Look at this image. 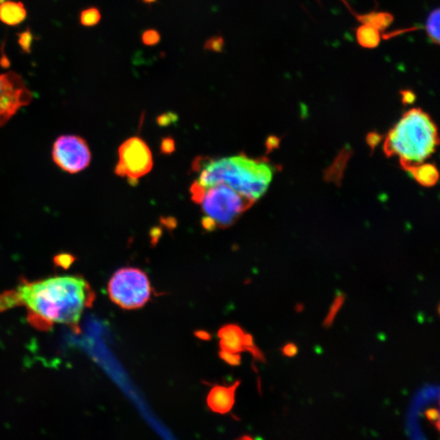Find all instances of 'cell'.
Returning <instances> with one entry per match:
<instances>
[{"mask_svg":"<svg viewBox=\"0 0 440 440\" xmlns=\"http://www.w3.org/2000/svg\"><path fill=\"white\" fill-rule=\"evenodd\" d=\"M403 102H406L407 104L411 103L414 100V94L407 91L406 93L403 95Z\"/></svg>","mask_w":440,"mask_h":440,"instance_id":"484cf974","label":"cell"},{"mask_svg":"<svg viewBox=\"0 0 440 440\" xmlns=\"http://www.w3.org/2000/svg\"><path fill=\"white\" fill-rule=\"evenodd\" d=\"M439 9L432 11L426 20V32L433 43H439Z\"/></svg>","mask_w":440,"mask_h":440,"instance_id":"9a60e30c","label":"cell"},{"mask_svg":"<svg viewBox=\"0 0 440 440\" xmlns=\"http://www.w3.org/2000/svg\"><path fill=\"white\" fill-rule=\"evenodd\" d=\"M160 39H161L160 34L156 30L151 29V30H147L143 33L142 42L144 44L147 45V46H153V45L157 44Z\"/></svg>","mask_w":440,"mask_h":440,"instance_id":"d6986e66","label":"cell"},{"mask_svg":"<svg viewBox=\"0 0 440 440\" xmlns=\"http://www.w3.org/2000/svg\"><path fill=\"white\" fill-rule=\"evenodd\" d=\"M152 291L146 273L135 267L119 269L108 281L110 299L124 310L143 308L150 299Z\"/></svg>","mask_w":440,"mask_h":440,"instance_id":"5b68a950","label":"cell"},{"mask_svg":"<svg viewBox=\"0 0 440 440\" xmlns=\"http://www.w3.org/2000/svg\"><path fill=\"white\" fill-rule=\"evenodd\" d=\"M26 17V10L22 3L4 2L0 5V20L9 25H16Z\"/></svg>","mask_w":440,"mask_h":440,"instance_id":"8fae6325","label":"cell"},{"mask_svg":"<svg viewBox=\"0 0 440 440\" xmlns=\"http://www.w3.org/2000/svg\"><path fill=\"white\" fill-rule=\"evenodd\" d=\"M359 19L364 24H371L379 31L385 30L393 21V16L387 12H372L366 16H361Z\"/></svg>","mask_w":440,"mask_h":440,"instance_id":"5bb4252c","label":"cell"},{"mask_svg":"<svg viewBox=\"0 0 440 440\" xmlns=\"http://www.w3.org/2000/svg\"><path fill=\"white\" fill-rule=\"evenodd\" d=\"M425 415L430 422H436L439 418V411L437 408H429L425 411Z\"/></svg>","mask_w":440,"mask_h":440,"instance_id":"603a6c76","label":"cell"},{"mask_svg":"<svg viewBox=\"0 0 440 440\" xmlns=\"http://www.w3.org/2000/svg\"><path fill=\"white\" fill-rule=\"evenodd\" d=\"M142 1L143 2L146 3V4H152V3H154L157 0H142Z\"/></svg>","mask_w":440,"mask_h":440,"instance_id":"f1b7e54d","label":"cell"},{"mask_svg":"<svg viewBox=\"0 0 440 440\" xmlns=\"http://www.w3.org/2000/svg\"><path fill=\"white\" fill-rule=\"evenodd\" d=\"M438 145V129L429 114L411 108L390 130L384 142L388 157H396L404 169L423 163Z\"/></svg>","mask_w":440,"mask_h":440,"instance_id":"3957f363","label":"cell"},{"mask_svg":"<svg viewBox=\"0 0 440 440\" xmlns=\"http://www.w3.org/2000/svg\"><path fill=\"white\" fill-rule=\"evenodd\" d=\"M101 19L100 11L96 8H90L82 11L80 14V22L84 26H94Z\"/></svg>","mask_w":440,"mask_h":440,"instance_id":"2e32d148","label":"cell"},{"mask_svg":"<svg viewBox=\"0 0 440 440\" xmlns=\"http://www.w3.org/2000/svg\"><path fill=\"white\" fill-rule=\"evenodd\" d=\"M196 336L198 337V338H201V339H203V340H209L210 339V335L208 334L206 331H198V332L195 333Z\"/></svg>","mask_w":440,"mask_h":440,"instance_id":"4316f807","label":"cell"},{"mask_svg":"<svg viewBox=\"0 0 440 440\" xmlns=\"http://www.w3.org/2000/svg\"><path fill=\"white\" fill-rule=\"evenodd\" d=\"M411 174L416 181L425 187H431L438 182V171L434 165L429 163H421L406 170Z\"/></svg>","mask_w":440,"mask_h":440,"instance_id":"7c38bea8","label":"cell"},{"mask_svg":"<svg viewBox=\"0 0 440 440\" xmlns=\"http://www.w3.org/2000/svg\"><path fill=\"white\" fill-rule=\"evenodd\" d=\"M33 95L22 78L14 72L0 75V127L16 112L31 103Z\"/></svg>","mask_w":440,"mask_h":440,"instance_id":"ba28073f","label":"cell"},{"mask_svg":"<svg viewBox=\"0 0 440 440\" xmlns=\"http://www.w3.org/2000/svg\"><path fill=\"white\" fill-rule=\"evenodd\" d=\"M190 193L201 206L202 227L208 232L230 228L255 202L224 184L203 187L194 181Z\"/></svg>","mask_w":440,"mask_h":440,"instance_id":"277c9868","label":"cell"},{"mask_svg":"<svg viewBox=\"0 0 440 440\" xmlns=\"http://www.w3.org/2000/svg\"><path fill=\"white\" fill-rule=\"evenodd\" d=\"M52 158L65 172L76 174L89 166L92 153L84 139L74 134L61 135L54 143Z\"/></svg>","mask_w":440,"mask_h":440,"instance_id":"52a82bcc","label":"cell"},{"mask_svg":"<svg viewBox=\"0 0 440 440\" xmlns=\"http://www.w3.org/2000/svg\"><path fill=\"white\" fill-rule=\"evenodd\" d=\"M17 36H18V44L20 45V48L22 49L24 52L31 53V46L34 40V35H32L31 30L27 29L24 32L17 34Z\"/></svg>","mask_w":440,"mask_h":440,"instance_id":"ac0fdd59","label":"cell"},{"mask_svg":"<svg viewBox=\"0 0 440 440\" xmlns=\"http://www.w3.org/2000/svg\"><path fill=\"white\" fill-rule=\"evenodd\" d=\"M240 384V381H236L229 387L214 386L206 398L208 407L215 414H226L229 413L234 406L236 391Z\"/></svg>","mask_w":440,"mask_h":440,"instance_id":"30bf717a","label":"cell"},{"mask_svg":"<svg viewBox=\"0 0 440 440\" xmlns=\"http://www.w3.org/2000/svg\"><path fill=\"white\" fill-rule=\"evenodd\" d=\"M0 65L2 66L3 68H7L9 67L10 66V61L8 59V57L6 56L2 55V57H1V59H0Z\"/></svg>","mask_w":440,"mask_h":440,"instance_id":"83f0119b","label":"cell"},{"mask_svg":"<svg viewBox=\"0 0 440 440\" xmlns=\"http://www.w3.org/2000/svg\"><path fill=\"white\" fill-rule=\"evenodd\" d=\"M345 298H346V297H345L343 293H341V294L337 296L334 298V302H333L332 305L330 307L329 312H328V314L326 316L325 320H324V327L328 328V327L332 325L334 319H335V316H336L338 312H339L340 308H342V306L344 304Z\"/></svg>","mask_w":440,"mask_h":440,"instance_id":"e0dca14e","label":"cell"},{"mask_svg":"<svg viewBox=\"0 0 440 440\" xmlns=\"http://www.w3.org/2000/svg\"><path fill=\"white\" fill-rule=\"evenodd\" d=\"M175 114H164V115H161V116L159 117L157 121H158L159 124L160 125H167L169 124L171 121L174 120V118H175Z\"/></svg>","mask_w":440,"mask_h":440,"instance_id":"cb8c5ba5","label":"cell"},{"mask_svg":"<svg viewBox=\"0 0 440 440\" xmlns=\"http://www.w3.org/2000/svg\"><path fill=\"white\" fill-rule=\"evenodd\" d=\"M220 349L230 353L248 351L258 361H265L264 355L255 344L254 338L240 326L236 324H224L218 329Z\"/></svg>","mask_w":440,"mask_h":440,"instance_id":"9c48e42d","label":"cell"},{"mask_svg":"<svg viewBox=\"0 0 440 440\" xmlns=\"http://www.w3.org/2000/svg\"><path fill=\"white\" fill-rule=\"evenodd\" d=\"M224 46V40L222 37L214 36L210 38L205 45V47L210 51L220 52L222 51Z\"/></svg>","mask_w":440,"mask_h":440,"instance_id":"44dd1931","label":"cell"},{"mask_svg":"<svg viewBox=\"0 0 440 440\" xmlns=\"http://www.w3.org/2000/svg\"><path fill=\"white\" fill-rule=\"evenodd\" d=\"M193 171L200 185L224 184L256 202L268 189L277 167L264 157L251 158L245 154L218 158L200 156L194 159Z\"/></svg>","mask_w":440,"mask_h":440,"instance_id":"7a4b0ae2","label":"cell"},{"mask_svg":"<svg viewBox=\"0 0 440 440\" xmlns=\"http://www.w3.org/2000/svg\"><path fill=\"white\" fill-rule=\"evenodd\" d=\"M153 155L142 139L131 137L122 143L118 149L115 173L134 184L153 169Z\"/></svg>","mask_w":440,"mask_h":440,"instance_id":"8992f818","label":"cell"},{"mask_svg":"<svg viewBox=\"0 0 440 440\" xmlns=\"http://www.w3.org/2000/svg\"><path fill=\"white\" fill-rule=\"evenodd\" d=\"M281 351L285 356L293 357L297 354L298 350H297V346L294 343L289 342L284 346L283 348L281 349Z\"/></svg>","mask_w":440,"mask_h":440,"instance_id":"7402d4cb","label":"cell"},{"mask_svg":"<svg viewBox=\"0 0 440 440\" xmlns=\"http://www.w3.org/2000/svg\"><path fill=\"white\" fill-rule=\"evenodd\" d=\"M161 149H162V150L165 153H171V152H172L174 149L173 141L172 140H166V141H163Z\"/></svg>","mask_w":440,"mask_h":440,"instance_id":"d4e9b609","label":"cell"},{"mask_svg":"<svg viewBox=\"0 0 440 440\" xmlns=\"http://www.w3.org/2000/svg\"><path fill=\"white\" fill-rule=\"evenodd\" d=\"M358 43L366 48H374L381 41L380 31L369 24H364L356 31Z\"/></svg>","mask_w":440,"mask_h":440,"instance_id":"4fadbf2b","label":"cell"},{"mask_svg":"<svg viewBox=\"0 0 440 440\" xmlns=\"http://www.w3.org/2000/svg\"><path fill=\"white\" fill-rule=\"evenodd\" d=\"M218 355L223 361L232 366H237L241 364V356L240 353H230L220 350Z\"/></svg>","mask_w":440,"mask_h":440,"instance_id":"ffe728a7","label":"cell"},{"mask_svg":"<svg viewBox=\"0 0 440 440\" xmlns=\"http://www.w3.org/2000/svg\"><path fill=\"white\" fill-rule=\"evenodd\" d=\"M95 293L84 277L56 276L33 282H23L14 290L0 295V312L23 306L29 320L37 328L53 324L78 329L84 311L92 307Z\"/></svg>","mask_w":440,"mask_h":440,"instance_id":"6da1fadb","label":"cell"}]
</instances>
